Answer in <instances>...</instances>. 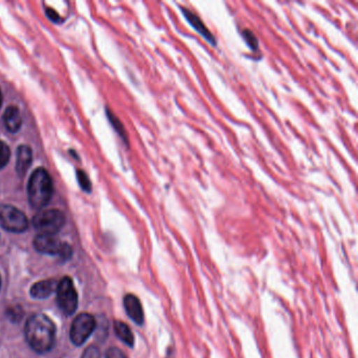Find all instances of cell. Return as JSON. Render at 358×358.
Masks as SVG:
<instances>
[{
  "label": "cell",
  "instance_id": "1",
  "mask_svg": "<svg viewBox=\"0 0 358 358\" xmlns=\"http://www.w3.org/2000/svg\"><path fill=\"white\" fill-rule=\"evenodd\" d=\"M24 333L29 345L36 353H48L55 345V324L45 314H34L31 316L27 322Z\"/></svg>",
  "mask_w": 358,
  "mask_h": 358
},
{
  "label": "cell",
  "instance_id": "2",
  "mask_svg": "<svg viewBox=\"0 0 358 358\" xmlns=\"http://www.w3.org/2000/svg\"><path fill=\"white\" fill-rule=\"evenodd\" d=\"M53 196V181L45 169H37L29 180L28 196L31 206L43 209Z\"/></svg>",
  "mask_w": 358,
  "mask_h": 358
},
{
  "label": "cell",
  "instance_id": "3",
  "mask_svg": "<svg viewBox=\"0 0 358 358\" xmlns=\"http://www.w3.org/2000/svg\"><path fill=\"white\" fill-rule=\"evenodd\" d=\"M33 226L41 234H54L59 232L66 224V215L58 209L41 210L33 217Z\"/></svg>",
  "mask_w": 358,
  "mask_h": 358
},
{
  "label": "cell",
  "instance_id": "4",
  "mask_svg": "<svg viewBox=\"0 0 358 358\" xmlns=\"http://www.w3.org/2000/svg\"><path fill=\"white\" fill-rule=\"evenodd\" d=\"M57 303L64 315L70 316L78 308V293L70 276H64L57 285Z\"/></svg>",
  "mask_w": 358,
  "mask_h": 358
},
{
  "label": "cell",
  "instance_id": "5",
  "mask_svg": "<svg viewBox=\"0 0 358 358\" xmlns=\"http://www.w3.org/2000/svg\"><path fill=\"white\" fill-rule=\"evenodd\" d=\"M0 226L7 231L22 234L29 228L28 217L12 205H0Z\"/></svg>",
  "mask_w": 358,
  "mask_h": 358
},
{
  "label": "cell",
  "instance_id": "6",
  "mask_svg": "<svg viewBox=\"0 0 358 358\" xmlns=\"http://www.w3.org/2000/svg\"><path fill=\"white\" fill-rule=\"evenodd\" d=\"M34 248L43 255H58L62 259H69L72 255V248L68 243L62 242L56 236L49 234H38L34 238Z\"/></svg>",
  "mask_w": 358,
  "mask_h": 358
},
{
  "label": "cell",
  "instance_id": "7",
  "mask_svg": "<svg viewBox=\"0 0 358 358\" xmlns=\"http://www.w3.org/2000/svg\"><path fill=\"white\" fill-rule=\"evenodd\" d=\"M96 328V320L89 313H81L73 320L70 330V338L75 345H83L93 334Z\"/></svg>",
  "mask_w": 358,
  "mask_h": 358
},
{
  "label": "cell",
  "instance_id": "8",
  "mask_svg": "<svg viewBox=\"0 0 358 358\" xmlns=\"http://www.w3.org/2000/svg\"><path fill=\"white\" fill-rule=\"evenodd\" d=\"M180 9H181L184 17L189 22L190 26H192L207 43H210L213 47H215V45H217V39L213 36L210 30L205 26L204 22L201 20L200 16L196 15V13H194L190 9H187V8L181 7Z\"/></svg>",
  "mask_w": 358,
  "mask_h": 358
},
{
  "label": "cell",
  "instance_id": "9",
  "mask_svg": "<svg viewBox=\"0 0 358 358\" xmlns=\"http://www.w3.org/2000/svg\"><path fill=\"white\" fill-rule=\"evenodd\" d=\"M123 303H124L125 311L129 317L138 326L143 324L144 312L139 299L136 295L127 294L125 295Z\"/></svg>",
  "mask_w": 358,
  "mask_h": 358
},
{
  "label": "cell",
  "instance_id": "10",
  "mask_svg": "<svg viewBox=\"0 0 358 358\" xmlns=\"http://www.w3.org/2000/svg\"><path fill=\"white\" fill-rule=\"evenodd\" d=\"M33 152L30 146L20 145L17 148V160H16V171L20 178H24L32 164Z\"/></svg>",
  "mask_w": 358,
  "mask_h": 358
},
{
  "label": "cell",
  "instance_id": "11",
  "mask_svg": "<svg viewBox=\"0 0 358 358\" xmlns=\"http://www.w3.org/2000/svg\"><path fill=\"white\" fill-rule=\"evenodd\" d=\"M57 285L58 282L55 280H45L37 282L31 288V296L36 299H48L55 292Z\"/></svg>",
  "mask_w": 358,
  "mask_h": 358
},
{
  "label": "cell",
  "instance_id": "12",
  "mask_svg": "<svg viewBox=\"0 0 358 358\" xmlns=\"http://www.w3.org/2000/svg\"><path fill=\"white\" fill-rule=\"evenodd\" d=\"M6 127L10 133H17L22 125V114L17 106H9L3 114Z\"/></svg>",
  "mask_w": 358,
  "mask_h": 358
},
{
  "label": "cell",
  "instance_id": "13",
  "mask_svg": "<svg viewBox=\"0 0 358 358\" xmlns=\"http://www.w3.org/2000/svg\"><path fill=\"white\" fill-rule=\"evenodd\" d=\"M114 329L115 333H116L118 338L121 339V341H123L129 347H134V345H135V336H134L131 328L127 324L116 320L114 324Z\"/></svg>",
  "mask_w": 358,
  "mask_h": 358
},
{
  "label": "cell",
  "instance_id": "14",
  "mask_svg": "<svg viewBox=\"0 0 358 358\" xmlns=\"http://www.w3.org/2000/svg\"><path fill=\"white\" fill-rule=\"evenodd\" d=\"M108 119H110V123H112L114 129H116L117 133L120 135V137L122 138V140L125 142V143H129V138H127V131H125L124 127H123L121 121L119 120V119L117 118V117L115 116L112 112H110V110H108Z\"/></svg>",
  "mask_w": 358,
  "mask_h": 358
},
{
  "label": "cell",
  "instance_id": "15",
  "mask_svg": "<svg viewBox=\"0 0 358 358\" xmlns=\"http://www.w3.org/2000/svg\"><path fill=\"white\" fill-rule=\"evenodd\" d=\"M242 36L252 51L257 52L259 50V41H257V36L253 34L252 31L249 30V29H244L242 31Z\"/></svg>",
  "mask_w": 358,
  "mask_h": 358
},
{
  "label": "cell",
  "instance_id": "16",
  "mask_svg": "<svg viewBox=\"0 0 358 358\" xmlns=\"http://www.w3.org/2000/svg\"><path fill=\"white\" fill-rule=\"evenodd\" d=\"M11 158V150L3 141H0V169H3Z\"/></svg>",
  "mask_w": 358,
  "mask_h": 358
},
{
  "label": "cell",
  "instance_id": "17",
  "mask_svg": "<svg viewBox=\"0 0 358 358\" xmlns=\"http://www.w3.org/2000/svg\"><path fill=\"white\" fill-rule=\"evenodd\" d=\"M77 178H78V182L79 184H80L81 188H83L85 192H91L92 183L87 173H85V171H77Z\"/></svg>",
  "mask_w": 358,
  "mask_h": 358
},
{
  "label": "cell",
  "instance_id": "18",
  "mask_svg": "<svg viewBox=\"0 0 358 358\" xmlns=\"http://www.w3.org/2000/svg\"><path fill=\"white\" fill-rule=\"evenodd\" d=\"M81 358H101V352L95 345H90L85 350Z\"/></svg>",
  "mask_w": 358,
  "mask_h": 358
},
{
  "label": "cell",
  "instance_id": "19",
  "mask_svg": "<svg viewBox=\"0 0 358 358\" xmlns=\"http://www.w3.org/2000/svg\"><path fill=\"white\" fill-rule=\"evenodd\" d=\"M8 317L13 320V322H20L22 317V308H9V310H8Z\"/></svg>",
  "mask_w": 358,
  "mask_h": 358
},
{
  "label": "cell",
  "instance_id": "20",
  "mask_svg": "<svg viewBox=\"0 0 358 358\" xmlns=\"http://www.w3.org/2000/svg\"><path fill=\"white\" fill-rule=\"evenodd\" d=\"M106 358H127L125 354L118 348H110L106 351Z\"/></svg>",
  "mask_w": 358,
  "mask_h": 358
},
{
  "label": "cell",
  "instance_id": "21",
  "mask_svg": "<svg viewBox=\"0 0 358 358\" xmlns=\"http://www.w3.org/2000/svg\"><path fill=\"white\" fill-rule=\"evenodd\" d=\"M48 16H49L50 20H53V22H58L60 20L59 15L56 13V11L52 9L47 10Z\"/></svg>",
  "mask_w": 358,
  "mask_h": 358
},
{
  "label": "cell",
  "instance_id": "22",
  "mask_svg": "<svg viewBox=\"0 0 358 358\" xmlns=\"http://www.w3.org/2000/svg\"><path fill=\"white\" fill-rule=\"evenodd\" d=\"M1 106H3V93L0 91V108H1Z\"/></svg>",
  "mask_w": 358,
  "mask_h": 358
},
{
  "label": "cell",
  "instance_id": "23",
  "mask_svg": "<svg viewBox=\"0 0 358 358\" xmlns=\"http://www.w3.org/2000/svg\"><path fill=\"white\" fill-rule=\"evenodd\" d=\"M0 288H1V278H0Z\"/></svg>",
  "mask_w": 358,
  "mask_h": 358
}]
</instances>
